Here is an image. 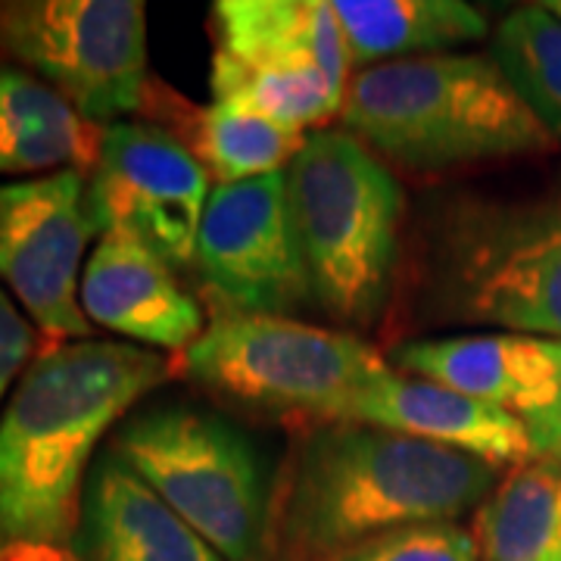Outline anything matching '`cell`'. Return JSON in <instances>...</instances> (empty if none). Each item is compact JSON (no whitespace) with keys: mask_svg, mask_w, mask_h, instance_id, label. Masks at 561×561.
Returning <instances> with one entry per match:
<instances>
[{"mask_svg":"<svg viewBox=\"0 0 561 561\" xmlns=\"http://www.w3.org/2000/svg\"><path fill=\"white\" fill-rule=\"evenodd\" d=\"M165 375L157 350L122 341L62 343L25 368L0 419V561L72 556L94 449Z\"/></svg>","mask_w":561,"mask_h":561,"instance_id":"6da1fadb","label":"cell"},{"mask_svg":"<svg viewBox=\"0 0 561 561\" xmlns=\"http://www.w3.org/2000/svg\"><path fill=\"white\" fill-rule=\"evenodd\" d=\"M496 490V465L341 421L302 443L284 493L280 534L302 559H334L409 524L456 522Z\"/></svg>","mask_w":561,"mask_h":561,"instance_id":"7a4b0ae2","label":"cell"},{"mask_svg":"<svg viewBox=\"0 0 561 561\" xmlns=\"http://www.w3.org/2000/svg\"><path fill=\"white\" fill-rule=\"evenodd\" d=\"M341 116L350 135L409 169H453L556 147L496 60L478 54L365 66L346 81Z\"/></svg>","mask_w":561,"mask_h":561,"instance_id":"3957f363","label":"cell"},{"mask_svg":"<svg viewBox=\"0 0 561 561\" xmlns=\"http://www.w3.org/2000/svg\"><path fill=\"white\" fill-rule=\"evenodd\" d=\"M312 300L343 324L381 316L400 243L393 172L350 131H312L284 169Z\"/></svg>","mask_w":561,"mask_h":561,"instance_id":"277c9868","label":"cell"},{"mask_svg":"<svg viewBox=\"0 0 561 561\" xmlns=\"http://www.w3.org/2000/svg\"><path fill=\"white\" fill-rule=\"evenodd\" d=\"M434 294L453 319L561 341V184L530 201L449 209Z\"/></svg>","mask_w":561,"mask_h":561,"instance_id":"5b68a950","label":"cell"},{"mask_svg":"<svg viewBox=\"0 0 561 561\" xmlns=\"http://www.w3.org/2000/svg\"><path fill=\"white\" fill-rule=\"evenodd\" d=\"M113 453L225 561H262L265 486L260 459L231 424L194 409L128 419Z\"/></svg>","mask_w":561,"mask_h":561,"instance_id":"8992f818","label":"cell"},{"mask_svg":"<svg viewBox=\"0 0 561 561\" xmlns=\"http://www.w3.org/2000/svg\"><path fill=\"white\" fill-rule=\"evenodd\" d=\"M184 371L225 397L341 419L390 365L353 334L287 316H221L184 350Z\"/></svg>","mask_w":561,"mask_h":561,"instance_id":"52a82bcc","label":"cell"},{"mask_svg":"<svg viewBox=\"0 0 561 561\" xmlns=\"http://www.w3.org/2000/svg\"><path fill=\"white\" fill-rule=\"evenodd\" d=\"M0 50L38 72L91 125L138 113L147 88L140 0H3Z\"/></svg>","mask_w":561,"mask_h":561,"instance_id":"ba28073f","label":"cell"},{"mask_svg":"<svg viewBox=\"0 0 561 561\" xmlns=\"http://www.w3.org/2000/svg\"><path fill=\"white\" fill-rule=\"evenodd\" d=\"M94 234L101 228L79 169L0 184V280L50 337L91 334L81 272Z\"/></svg>","mask_w":561,"mask_h":561,"instance_id":"9c48e42d","label":"cell"},{"mask_svg":"<svg viewBox=\"0 0 561 561\" xmlns=\"http://www.w3.org/2000/svg\"><path fill=\"white\" fill-rule=\"evenodd\" d=\"M88 197L101 234H128L169 265L197 260L203 213L213 197L209 172L162 128L106 125Z\"/></svg>","mask_w":561,"mask_h":561,"instance_id":"30bf717a","label":"cell"},{"mask_svg":"<svg viewBox=\"0 0 561 561\" xmlns=\"http://www.w3.org/2000/svg\"><path fill=\"white\" fill-rule=\"evenodd\" d=\"M194 262L228 316H287L309 300L284 172L219 184L203 213Z\"/></svg>","mask_w":561,"mask_h":561,"instance_id":"8fae6325","label":"cell"},{"mask_svg":"<svg viewBox=\"0 0 561 561\" xmlns=\"http://www.w3.org/2000/svg\"><path fill=\"white\" fill-rule=\"evenodd\" d=\"M341 421L387 427L490 465L518 468L524 461L537 459L522 415L474 400L446 383L405 378L393 368L346 402Z\"/></svg>","mask_w":561,"mask_h":561,"instance_id":"7c38bea8","label":"cell"},{"mask_svg":"<svg viewBox=\"0 0 561 561\" xmlns=\"http://www.w3.org/2000/svg\"><path fill=\"white\" fill-rule=\"evenodd\" d=\"M81 309L88 321L147 350H187L206 331L201 306L181 290L172 265L119 231L101 234L84 262Z\"/></svg>","mask_w":561,"mask_h":561,"instance_id":"4fadbf2b","label":"cell"},{"mask_svg":"<svg viewBox=\"0 0 561 561\" xmlns=\"http://www.w3.org/2000/svg\"><path fill=\"white\" fill-rule=\"evenodd\" d=\"M390 362L522 419L549 409L561 390V341L530 334L402 343Z\"/></svg>","mask_w":561,"mask_h":561,"instance_id":"5bb4252c","label":"cell"},{"mask_svg":"<svg viewBox=\"0 0 561 561\" xmlns=\"http://www.w3.org/2000/svg\"><path fill=\"white\" fill-rule=\"evenodd\" d=\"M79 561H225L110 453L84 483Z\"/></svg>","mask_w":561,"mask_h":561,"instance_id":"9a60e30c","label":"cell"},{"mask_svg":"<svg viewBox=\"0 0 561 561\" xmlns=\"http://www.w3.org/2000/svg\"><path fill=\"white\" fill-rule=\"evenodd\" d=\"M219 57L238 66H309L337 91L350 81L343 28L328 0H219L213 7Z\"/></svg>","mask_w":561,"mask_h":561,"instance_id":"2e32d148","label":"cell"},{"mask_svg":"<svg viewBox=\"0 0 561 561\" xmlns=\"http://www.w3.org/2000/svg\"><path fill=\"white\" fill-rule=\"evenodd\" d=\"M101 138L91 122L47 81L0 66V175L94 169Z\"/></svg>","mask_w":561,"mask_h":561,"instance_id":"e0dca14e","label":"cell"},{"mask_svg":"<svg viewBox=\"0 0 561 561\" xmlns=\"http://www.w3.org/2000/svg\"><path fill=\"white\" fill-rule=\"evenodd\" d=\"M350 66L453 54L481 41L486 16L461 0H334Z\"/></svg>","mask_w":561,"mask_h":561,"instance_id":"ac0fdd59","label":"cell"},{"mask_svg":"<svg viewBox=\"0 0 561 561\" xmlns=\"http://www.w3.org/2000/svg\"><path fill=\"white\" fill-rule=\"evenodd\" d=\"M483 561H561V459L518 465L474 522Z\"/></svg>","mask_w":561,"mask_h":561,"instance_id":"d6986e66","label":"cell"},{"mask_svg":"<svg viewBox=\"0 0 561 561\" xmlns=\"http://www.w3.org/2000/svg\"><path fill=\"white\" fill-rule=\"evenodd\" d=\"M302 140L306 135L268 119L241 98H225L203 113L197 160L219 184H238L284 172L300 153Z\"/></svg>","mask_w":561,"mask_h":561,"instance_id":"ffe728a7","label":"cell"},{"mask_svg":"<svg viewBox=\"0 0 561 561\" xmlns=\"http://www.w3.org/2000/svg\"><path fill=\"white\" fill-rule=\"evenodd\" d=\"M493 60L540 125L561 140V20L546 3L518 7L493 32Z\"/></svg>","mask_w":561,"mask_h":561,"instance_id":"44dd1931","label":"cell"},{"mask_svg":"<svg viewBox=\"0 0 561 561\" xmlns=\"http://www.w3.org/2000/svg\"><path fill=\"white\" fill-rule=\"evenodd\" d=\"M213 98H241L256 106L268 119H275L290 131L319 125L328 116L341 113L343 91L331 79L309 66H238L228 57L213 60Z\"/></svg>","mask_w":561,"mask_h":561,"instance_id":"7402d4cb","label":"cell"},{"mask_svg":"<svg viewBox=\"0 0 561 561\" xmlns=\"http://www.w3.org/2000/svg\"><path fill=\"white\" fill-rule=\"evenodd\" d=\"M481 546L456 522L409 524L343 549L331 561H478Z\"/></svg>","mask_w":561,"mask_h":561,"instance_id":"603a6c76","label":"cell"},{"mask_svg":"<svg viewBox=\"0 0 561 561\" xmlns=\"http://www.w3.org/2000/svg\"><path fill=\"white\" fill-rule=\"evenodd\" d=\"M35 353V328L22 316L13 297L0 287V400L10 383L25 375V362Z\"/></svg>","mask_w":561,"mask_h":561,"instance_id":"cb8c5ba5","label":"cell"},{"mask_svg":"<svg viewBox=\"0 0 561 561\" xmlns=\"http://www.w3.org/2000/svg\"><path fill=\"white\" fill-rule=\"evenodd\" d=\"M524 424L530 431V440L540 459H561V390L549 409L524 419Z\"/></svg>","mask_w":561,"mask_h":561,"instance_id":"d4e9b609","label":"cell"},{"mask_svg":"<svg viewBox=\"0 0 561 561\" xmlns=\"http://www.w3.org/2000/svg\"><path fill=\"white\" fill-rule=\"evenodd\" d=\"M546 10H549V13H556V16L561 20V0H552V3H546Z\"/></svg>","mask_w":561,"mask_h":561,"instance_id":"484cf974","label":"cell"},{"mask_svg":"<svg viewBox=\"0 0 561 561\" xmlns=\"http://www.w3.org/2000/svg\"><path fill=\"white\" fill-rule=\"evenodd\" d=\"M62 561H79V559H76V556H69V559H62Z\"/></svg>","mask_w":561,"mask_h":561,"instance_id":"4316f807","label":"cell"}]
</instances>
